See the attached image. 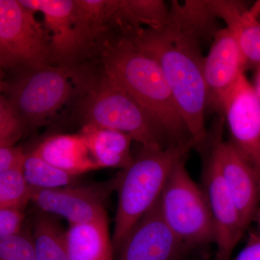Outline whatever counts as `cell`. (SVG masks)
<instances>
[{
    "mask_svg": "<svg viewBox=\"0 0 260 260\" xmlns=\"http://www.w3.org/2000/svg\"><path fill=\"white\" fill-rule=\"evenodd\" d=\"M128 38L160 65L194 146L203 147L208 135L205 122L207 90L201 39L169 19L162 30L144 28Z\"/></svg>",
    "mask_w": 260,
    "mask_h": 260,
    "instance_id": "cell-1",
    "label": "cell"
},
{
    "mask_svg": "<svg viewBox=\"0 0 260 260\" xmlns=\"http://www.w3.org/2000/svg\"><path fill=\"white\" fill-rule=\"evenodd\" d=\"M99 69L135 98L172 145H194L160 65L131 39L108 35L98 47Z\"/></svg>",
    "mask_w": 260,
    "mask_h": 260,
    "instance_id": "cell-2",
    "label": "cell"
},
{
    "mask_svg": "<svg viewBox=\"0 0 260 260\" xmlns=\"http://www.w3.org/2000/svg\"><path fill=\"white\" fill-rule=\"evenodd\" d=\"M99 70L86 63L54 65L8 73L1 91L23 118L27 129L44 125L63 107L80 102Z\"/></svg>",
    "mask_w": 260,
    "mask_h": 260,
    "instance_id": "cell-3",
    "label": "cell"
},
{
    "mask_svg": "<svg viewBox=\"0 0 260 260\" xmlns=\"http://www.w3.org/2000/svg\"><path fill=\"white\" fill-rule=\"evenodd\" d=\"M44 15L54 65L72 66L95 56L105 37L104 0H20Z\"/></svg>",
    "mask_w": 260,
    "mask_h": 260,
    "instance_id": "cell-4",
    "label": "cell"
},
{
    "mask_svg": "<svg viewBox=\"0 0 260 260\" xmlns=\"http://www.w3.org/2000/svg\"><path fill=\"white\" fill-rule=\"evenodd\" d=\"M191 143L145 150L116 179L118 205L112 244L114 255L140 219L160 198L174 166L185 158Z\"/></svg>",
    "mask_w": 260,
    "mask_h": 260,
    "instance_id": "cell-5",
    "label": "cell"
},
{
    "mask_svg": "<svg viewBox=\"0 0 260 260\" xmlns=\"http://www.w3.org/2000/svg\"><path fill=\"white\" fill-rule=\"evenodd\" d=\"M84 124L109 128L131 137L143 150H159L172 145L133 95L99 68L96 79L75 106Z\"/></svg>",
    "mask_w": 260,
    "mask_h": 260,
    "instance_id": "cell-6",
    "label": "cell"
},
{
    "mask_svg": "<svg viewBox=\"0 0 260 260\" xmlns=\"http://www.w3.org/2000/svg\"><path fill=\"white\" fill-rule=\"evenodd\" d=\"M184 158L172 169L159 204L166 224L189 249L215 242V228L204 190L191 179Z\"/></svg>",
    "mask_w": 260,
    "mask_h": 260,
    "instance_id": "cell-7",
    "label": "cell"
},
{
    "mask_svg": "<svg viewBox=\"0 0 260 260\" xmlns=\"http://www.w3.org/2000/svg\"><path fill=\"white\" fill-rule=\"evenodd\" d=\"M0 66L8 73L54 66L47 30L20 0H0Z\"/></svg>",
    "mask_w": 260,
    "mask_h": 260,
    "instance_id": "cell-8",
    "label": "cell"
},
{
    "mask_svg": "<svg viewBox=\"0 0 260 260\" xmlns=\"http://www.w3.org/2000/svg\"><path fill=\"white\" fill-rule=\"evenodd\" d=\"M107 185L72 184L50 189H34L31 201L40 211L68 220L70 225L108 221Z\"/></svg>",
    "mask_w": 260,
    "mask_h": 260,
    "instance_id": "cell-9",
    "label": "cell"
},
{
    "mask_svg": "<svg viewBox=\"0 0 260 260\" xmlns=\"http://www.w3.org/2000/svg\"><path fill=\"white\" fill-rule=\"evenodd\" d=\"M231 143L255 172L260 184V99L242 74L225 108Z\"/></svg>",
    "mask_w": 260,
    "mask_h": 260,
    "instance_id": "cell-10",
    "label": "cell"
},
{
    "mask_svg": "<svg viewBox=\"0 0 260 260\" xmlns=\"http://www.w3.org/2000/svg\"><path fill=\"white\" fill-rule=\"evenodd\" d=\"M245 70L244 58L234 36L226 27L219 29L203 65L207 108L223 116L225 103Z\"/></svg>",
    "mask_w": 260,
    "mask_h": 260,
    "instance_id": "cell-11",
    "label": "cell"
},
{
    "mask_svg": "<svg viewBox=\"0 0 260 260\" xmlns=\"http://www.w3.org/2000/svg\"><path fill=\"white\" fill-rule=\"evenodd\" d=\"M210 153L216 162L246 230L259 210L260 184L257 176L231 141H223L218 132Z\"/></svg>",
    "mask_w": 260,
    "mask_h": 260,
    "instance_id": "cell-12",
    "label": "cell"
},
{
    "mask_svg": "<svg viewBox=\"0 0 260 260\" xmlns=\"http://www.w3.org/2000/svg\"><path fill=\"white\" fill-rule=\"evenodd\" d=\"M186 250L162 219L158 200L128 234L114 260H181Z\"/></svg>",
    "mask_w": 260,
    "mask_h": 260,
    "instance_id": "cell-13",
    "label": "cell"
},
{
    "mask_svg": "<svg viewBox=\"0 0 260 260\" xmlns=\"http://www.w3.org/2000/svg\"><path fill=\"white\" fill-rule=\"evenodd\" d=\"M203 179V189L215 228L216 260H230L233 251L246 230L211 153L205 167Z\"/></svg>",
    "mask_w": 260,
    "mask_h": 260,
    "instance_id": "cell-14",
    "label": "cell"
},
{
    "mask_svg": "<svg viewBox=\"0 0 260 260\" xmlns=\"http://www.w3.org/2000/svg\"><path fill=\"white\" fill-rule=\"evenodd\" d=\"M208 4L237 41L245 68L260 66V22L257 19L260 1L251 8L245 2L237 0H208Z\"/></svg>",
    "mask_w": 260,
    "mask_h": 260,
    "instance_id": "cell-15",
    "label": "cell"
},
{
    "mask_svg": "<svg viewBox=\"0 0 260 260\" xmlns=\"http://www.w3.org/2000/svg\"><path fill=\"white\" fill-rule=\"evenodd\" d=\"M169 15V9L162 0H107L106 28L109 34L133 37L143 25L162 30Z\"/></svg>",
    "mask_w": 260,
    "mask_h": 260,
    "instance_id": "cell-16",
    "label": "cell"
},
{
    "mask_svg": "<svg viewBox=\"0 0 260 260\" xmlns=\"http://www.w3.org/2000/svg\"><path fill=\"white\" fill-rule=\"evenodd\" d=\"M31 152L51 165L74 175L99 169L79 134L50 135Z\"/></svg>",
    "mask_w": 260,
    "mask_h": 260,
    "instance_id": "cell-17",
    "label": "cell"
},
{
    "mask_svg": "<svg viewBox=\"0 0 260 260\" xmlns=\"http://www.w3.org/2000/svg\"><path fill=\"white\" fill-rule=\"evenodd\" d=\"M79 135L99 169L116 168L121 170L134 161L131 153V137L125 133L93 124H84Z\"/></svg>",
    "mask_w": 260,
    "mask_h": 260,
    "instance_id": "cell-18",
    "label": "cell"
},
{
    "mask_svg": "<svg viewBox=\"0 0 260 260\" xmlns=\"http://www.w3.org/2000/svg\"><path fill=\"white\" fill-rule=\"evenodd\" d=\"M70 260H114L108 221L70 225L66 231Z\"/></svg>",
    "mask_w": 260,
    "mask_h": 260,
    "instance_id": "cell-19",
    "label": "cell"
},
{
    "mask_svg": "<svg viewBox=\"0 0 260 260\" xmlns=\"http://www.w3.org/2000/svg\"><path fill=\"white\" fill-rule=\"evenodd\" d=\"M31 231L37 260H70L66 232L50 214L37 211L32 218Z\"/></svg>",
    "mask_w": 260,
    "mask_h": 260,
    "instance_id": "cell-20",
    "label": "cell"
},
{
    "mask_svg": "<svg viewBox=\"0 0 260 260\" xmlns=\"http://www.w3.org/2000/svg\"><path fill=\"white\" fill-rule=\"evenodd\" d=\"M216 15L210 9L208 0H174L171 3L169 20L194 32L204 40L213 38L219 30Z\"/></svg>",
    "mask_w": 260,
    "mask_h": 260,
    "instance_id": "cell-21",
    "label": "cell"
},
{
    "mask_svg": "<svg viewBox=\"0 0 260 260\" xmlns=\"http://www.w3.org/2000/svg\"><path fill=\"white\" fill-rule=\"evenodd\" d=\"M23 172L34 189H50L75 184L80 176L61 170L30 152L26 153Z\"/></svg>",
    "mask_w": 260,
    "mask_h": 260,
    "instance_id": "cell-22",
    "label": "cell"
},
{
    "mask_svg": "<svg viewBox=\"0 0 260 260\" xmlns=\"http://www.w3.org/2000/svg\"><path fill=\"white\" fill-rule=\"evenodd\" d=\"M32 189L25 180L23 169L0 172V208L25 209L31 201Z\"/></svg>",
    "mask_w": 260,
    "mask_h": 260,
    "instance_id": "cell-23",
    "label": "cell"
},
{
    "mask_svg": "<svg viewBox=\"0 0 260 260\" xmlns=\"http://www.w3.org/2000/svg\"><path fill=\"white\" fill-rule=\"evenodd\" d=\"M27 130L26 124L11 102L0 96V147L15 146Z\"/></svg>",
    "mask_w": 260,
    "mask_h": 260,
    "instance_id": "cell-24",
    "label": "cell"
},
{
    "mask_svg": "<svg viewBox=\"0 0 260 260\" xmlns=\"http://www.w3.org/2000/svg\"><path fill=\"white\" fill-rule=\"evenodd\" d=\"M0 259L37 260L31 229L24 225L16 235L0 239Z\"/></svg>",
    "mask_w": 260,
    "mask_h": 260,
    "instance_id": "cell-25",
    "label": "cell"
},
{
    "mask_svg": "<svg viewBox=\"0 0 260 260\" xmlns=\"http://www.w3.org/2000/svg\"><path fill=\"white\" fill-rule=\"evenodd\" d=\"M24 210L17 208H0V239L19 234L24 227Z\"/></svg>",
    "mask_w": 260,
    "mask_h": 260,
    "instance_id": "cell-26",
    "label": "cell"
},
{
    "mask_svg": "<svg viewBox=\"0 0 260 260\" xmlns=\"http://www.w3.org/2000/svg\"><path fill=\"white\" fill-rule=\"evenodd\" d=\"M26 153L15 146L0 147V172L23 169Z\"/></svg>",
    "mask_w": 260,
    "mask_h": 260,
    "instance_id": "cell-27",
    "label": "cell"
},
{
    "mask_svg": "<svg viewBox=\"0 0 260 260\" xmlns=\"http://www.w3.org/2000/svg\"><path fill=\"white\" fill-rule=\"evenodd\" d=\"M233 260H260V232L250 233L246 245Z\"/></svg>",
    "mask_w": 260,
    "mask_h": 260,
    "instance_id": "cell-28",
    "label": "cell"
},
{
    "mask_svg": "<svg viewBox=\"0 0 260 260\" xmlns=\"http://www.w3.org/2000/svg\"><path fill=\"white\" fill-rule=\"evenodd\" d=\"M254 88L255 89L256 94L260 99V66L258 67L255 75V83Z\"/></svg>",
    "mask_w": 260,
    "mask_h": 260,
    "instance_id": "cell-29",
    "label": "cell"
},
{
    "mask_svg": "<svg viewBox=\"0 0 260 260\" xmlns=\"http://www.w3.org/2000/svg\"><path fill=\"white\" fill-rule=\"evenodd\" d=\"M254 220H256V225H257L258 231H259L260 232V210H258L257 213H256Z\"/></svg>",
    "mask_w": 260,
    "mask_h": 260,
    "instance_id": "cell-30",
    "label": "cell"
},
{
    "mask_svg": "<svg viewBox=\"0 0 260 260\" xmlns=\"http://www.w3.org/2000/svg\"><path fill=\"white\" fill-rule=\"evenodd\" d=\"M257 19H258V20H259V21L260 22V8H259V12H258V13H257Z\"/></svg>",
    "mask_w": 260,
    "mask_h": 260,
    "instance_id": "cell-31",
    "label": "cell"
}]
</instances>
